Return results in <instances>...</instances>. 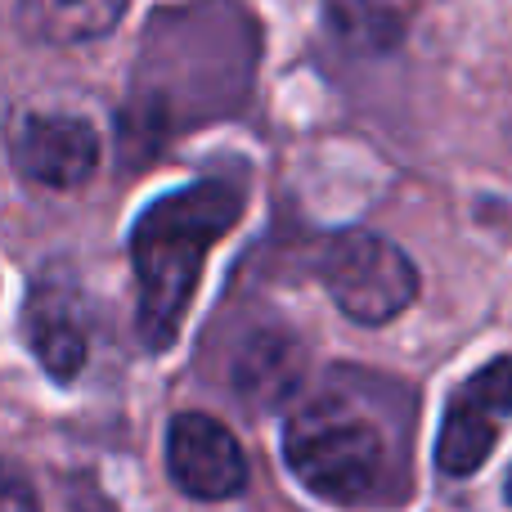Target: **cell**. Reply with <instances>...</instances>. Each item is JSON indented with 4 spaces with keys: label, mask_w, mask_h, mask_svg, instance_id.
I'll return each instance as SVG.
<instances>
[{
    "label": "cell",
    "mask_w": 512,
    "mask_h": 512,
    "mask_svg": "<svg viewBox=\"0 0 512 512\" xmlns=\"http://www.w3.org/2000/svg\"><path fill=\"white\" fill-rule=\"evenodd\" d=\"M243 194L225 180L171 189L135 221V333L149 351H167L189 315V301L203 279V261L239 225Z\"/></svg>",
    "instance_id": "1"
},
{
    "label": "cell",
    "mask_w": 512,
    "mask_h": 512,
    "mask_svg": "<svg viewBox=\"0 0 512 512\" xmlns=\"http://www.w3.org/2000/svg\"><path fill=\"white\" fill-rule=\"evenodd\" d=\"M283 459L310 495L328 504H360L387 477V441L346 405H310L283 427Z\"/></svg>",
    "instance_id": "2"
},
{
    "label": "cell",
    "mask_w": 512,
    "mask_h": 512,
    "mask_svg": "<svg viewBox=\"0 0 512 512\" xmlns=\"http://www.w3.org/2000/svg\"><path fill=\"white\" fill-rule=\"evenodd\" d=\"M324 288L346 319L387 324L418 297V270L391 239L369 230H346L324 248Z\"/></svg>",
    "instance_id": "3"
},
{
    "label": "cell",
    "mask_w": 512,
    "mask_h": 512,
    "mask_svg": "<svg viewBox=\"0 0 512 512\" xmlns=\"http://www.w3.org/2000/svg\"><path fill=\"white\" fill-rule=\"evenodd\" d=\"M167 472L194 499H234L248 486V459L212 414H176L167 427Z\"/></svg>",
    "instance_id": "4"
},
{
    "label": "cell",
    "mask_w": 512,
    "mask_h": 512,
    "mask_svg": "<svg viewBox=\"0 0 512 512\" xmlns=\"http://www.w3.org/2000/svg\"><path fill=\"white\" fill-rule=\"evenodd\" d=\"M14 162L27 180L45 189H77L99 167V135L81 117L36 113L18 126Z\"/></svg>",
    "instance_id": "5"
},
{
    "label": "cell",
    "mask_w": 512,
    "mask_h": 512,
    "mask_svg": "<svg viewBox=\"0 0 512 512\" xmlns=\"http://www.w3.org/2000/svg\"><path fill=\"white\" fill-rule=\"evenodd\" d=\"M495 436H499V409L463 382L450 396V405H445V423L441 436H436V468L445 477H472L490 459Z\"/></svg>",
    "instance_id": "6"
},
{
    "label": "cell",
    "mask_w": 512,
    "mask_h": 512,
    "mask_svg": "<svg viewBox=\"0 0 512 512\" xmlns=\"http://www.w3.org/2000/svg\"><path fill=\"white\" fill-rule=\"evenodd\" d=\"M126 0H23V18L54 45H77L113 32Z\"/></svg>",
    "instance_id": "7"
},
{
    "label": "cell",
    "mask_w": 512,
    "mask_h": 512,
    "mask_svg": "<svg viewBox=\"0 0 512 512\" xmlns=\"http://www.w3.org/2000/svg\"><path fill=\"white\" fill-rule=\"evenodd\" d=\"M301 373V355L292 337H256L243 346V360L234 369V387L243 400L256 405H279L292 387H297Z\"/></svg>",
    "instance_id": "8"
},
{
    "label": "cell",
    "mask_w": 512,
    "mask_h": 512,
    "mask_svg": "<svg viewBox=\"0 0 512 512\" xmlns=\"http://www.w3.org/2000/svg\"><path fill=\"white\" fill-rule=\"evenodd\" d=\"M32 351L50 378H77L86 364V333L59 310H32Z\"/></svg>",
    "instance_id": "9"
},
{
    "label": "cell",
    "mask_w": 512,
    "mask_h": 512,
    "mask_svg": "<svg viewBox=\"0 0 512 512\" xmlns=\"http://www.w3.org/2000/svg\"><path fill=\"white\" fill-rule=\"evenodd\" d=\"M5 512H36V495L27 490L23 477H9V486H5Z\"/></svg>",
    "instance_id": "10"
},
{
    "label": "cell",
    "mask_w": 512,
    "mask_h": 512,
    "mask_svg": "<svg viewBox=\"0 0 512 512\" xmlns=\"http://www.w3.org/2000/svg\"><path fill=\"white\" fill-rule=\"evenodd\" d=\"M504 490H508V504H512V472H508V486Z\"/></svg>",
    "instance_id": "11"
}]
</instances>
